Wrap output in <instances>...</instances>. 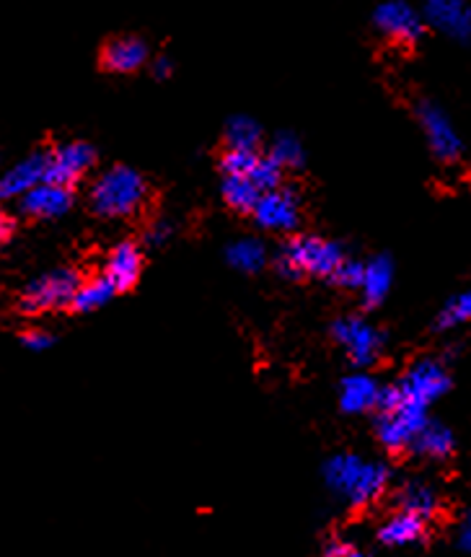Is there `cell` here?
Returning a JSON list of instances; mask_svg holds the SVG:
<instances>
[{
    "mask_svg": "<svg viewBox=\"0 0 471 557\" xmlns=\"http://www.w3.org/2000/svg\"><path fill=\"white\" fill-rule=\"evenodd\" d=\"M322 474L332 495H337L352 511L373 506L392 487V470L384 461H368L350 451L326 459Z\"/></svg>",
    "mask_w": 471,
    "mask_h": 557,
    "instance_id": "obj_1",
    "label": "cell"
},
{
    "mask_svg": "<svg viewBox=\"0 0 471 557\" xmlns=\"http://www.w3.org/2000/svg\"><path fill=\"white\" fill-rule=\"evenodd\" d=\"M347 255L339 244L322 236H293L283 244L277 255V273L288 281H303V277H324L332 281L339 264Z\"/></svg>",
    "mask_w": 471,
    "mask_h": 557,
    "instance_id": "obj_2",
    "label": "cell"
},
{
    "mask_svg": "<svg viewBox=\"0 0 471 557\" xmlns=\"http://www.w3.org/2000/svg\"><path fill=\"white\" fill-rule=\"evenodd\" d=\"M427 410L418 405H409L397 399L392 384L381 389V403L375 410V438L388 454H409L414 438L420 436L422 428L427 425Z\"/></svg>",
    "mask_w": 471,
    "mask_h": 557,
    "instance_id": "obj_3",
    "label": "cell"
},
{
    "mask_svg": "<svg viewBox=\"0 0 471 557\" xmlns=\"http://www.w3.org/2000/svg\"><path fill=\"white\" fill-rule=\"evenodd\" d=\"M148 202V185L140 172L112 166L94 182L91 208L101 219H127Z\"/></svg>",
    "mask_w": 471,
    "mask_h": 557,
    "instance_id": "obj_4",
    "label": "cell"
},
{
    "mask_svg": "<svg viewBox=\"0 0 471 557\" xmlns=\"http://www.w3.org/2000/svg\"><path fill=\"white\" fill-rule=\"evenodd\" d=\"M332 337L345 350L347 361L358 371L371 369V366L379 363L386 348L384 332L363 317H339L332 324Z\"/></svg>",
    "mask_w": 471,
    "mask_h": 557,
    "instance_id": "obj_5",
    "label": "cell"
},
{
    "mask_svg": "<svg viewBox=\"0 0 471 557\" xmlns=\"http://www.w3.org/2000/svg\"><path fill=\"white\" fill-rule=\"evenodd\" d=\"M392 389L401 403L430 410V405L438 403L443 394H448L450 389L448 369L435 358H422V361L409 366L405 376L392 384Z\"/></svg>",
    "mask_w": 471,
    "mask_h": 557,
    "instance_id": "obj_6",
    "label": "cell"
},
{
    "mask_svg": "<svg viewBox=\"0 0 471 557\" xmlns=\"http://www.w3.org/2000/svg\"><path fill=\"white\" fill-rule=\"evenodd\" d=\"M373 26L381 37L397 47L420 45V39L427 32L422 11L407 3V0H384V3L375 5Z\"/></svg>",
    "mask_w": 471,
    "mask_h": 557,
    "instance_id": "obj_7",
    "label": "cell"
},
{
    "mask_svg": "<svg viewBox=\"0 0 471 557\" xmlns=\"http://www.w3.org/2000/svg\"><path fill=\"white\" fill-rule=\"evenodd\" d=\"M80 283L84 281L75 270H52L24 290L22 311L24 314H45V311L67 309Z\"/></svg>",
    "mask_w": 471,
    "mask_h": 557,
    "instance_id": "obj_8",
    "label": "cell"
},
{
    "mask_svg": "<svg viewBox=\"0 0 471 557\" xmlns=\"http://www.w3.org/2000/svg\"><path fill=\"white\" fill-rule=\"evenodd\" d=\"M418 122L422 133H425L430 151H433V156L441 164H454V161L461 159L463 143L459 138V133H456L454 122L448 120V114L443 112L438 104H433V101H420Z\"/></svg>",
    "mask_w": 471,
    "mask_h": 557,
    "instance_id": "obj_9",
    "label": "cell"
},
{
    "mask_svg": "<svg viewBox=\"0 0 471 557\" xmlns=\"http://www.w3.org/2000/svg\"><path fill=\"white\" fill-rule=\"evenodd\" d=\"M427 29L454 42H471V0H422Z\"/></svg>",
    "mask_w": 471,
    "mask_h": 557,
    "instance_id": "obj_10",
    "label": "cell"
},
{
    "mask_svg": "<svg viewBox=\"0 0 471 557\" xmlns=\"http://www.w3.org/2000/svg\"><path fill=\"white\" fill-rule=\"evenodd\" d=\"M97 161V151L84 140H71L50 151V169H47V182L54 185L73 187L84 180L88 169Z\"/></svg>",
    "mask_w": 471,
    "mask_h": 557,
    "instance_id": "obj_11",
    "label": "cell"
},
{
    "mask_svg": "<svg viewBox=\"0 0 471 557\" xmlns=\"http://www.w3.org/2000/svg\"><path fill=\"white\" fill-rule=\"evenodd\" d=\"M255 221L264 231H277V234H288L296 231L300 223V206L298 195L293 189L275 187L270 193L262 195V200L255 208Z\"/></svg>",
    "mask_w": 471,
    "mask_h": 557,
    "instance_id": "obj_12",
    "label": "cell"
},
{
    "mask_svg": "<svg viewBox=\"0 0 471 557\" xmlns=\"http://www.w3.org/2000/svg\"><path fill=\"white\" fill-rule=\"evenodd\" d=\"M47 169H50V153L37 151L26 156L24 161L13 164L9 172L0 176V202L22 200L34 187L47 182Z\"/></svg>",
    "mask_w": 471,
    "mask_h": 557,
    "instance_id": "obj_13",
    "label": "cell"
},
{
    "mask_svg": "<svg viewBox=\"0 0 471 557\" xmlns=\"http://www.w3.org/2000/svg\"><path fill=\"white\" fill-rule=\"evenodd\" d=\"M150 50L148 42L135 34H125V37H114L101 47V67L117 76H127V73H138L142 65L148 63Z\"/></svg>",
    "mask_w": 471,
    "mask_h": 557,
    "instance_id": "obj_14",
    "label": "cell"
},
{
    "mask_svg": "<svg viewBox=\"0 0 471 557\" xmlns=\"http://www.w3.org/2000/svg\"><path fill=\"white\" fill-rule=\"evenodd\" d=\"M430 534V521L420 519V516L407 513V511H394L384 524L375 532V540L384 547L392 549H405V547H418L427 540Z\"/></svg>",
    "mask_w": 471,
    "mask_h": 557,
    "instance_id": "obj_15",
    "label": "cell"
},
{
    "mask_svg": "<svg viewBox=\"0 0 471 557\" xmlns=\"http://www.w3.org/2000/svg\"><path fill=\"white\" fill-rule=\"evenodd\" d=\"M73 206V187L54 185V182H42L34 187L29 195L18 200V210L29 219H58L71 210Z\"/></svg>",
    "mask_w": 471,
    "mask_h": 557,
    "instance_id": "obj_16",
    "label": "cell"
},
{
    "mask_svg": "<svg viewBox=\"0 0 471 557\" xmlns=\"http://www.w3.org/2000/svg\"><path fill=\"white\" fill-rule=\"evenodd\" d=\"M381 386L373 376L358 371L343 379L339 384V407L347 416H363V412H375L381 403Z\"/></svg>",
    "mask_w": 471,
    "mask_h": 557,
    "instance_id": "obj_17",
    "label": "cell"
},
{
    "mask_svg": "<svg viewBox=\"0 0 471 557\" xmlns=\"http://www.w3.org/2000/svg\"><path fill=\"white\" fill-rule=\"evenodd\" d=\"M104 275L117 288V294L135 288L142 275V251L135 242H122L109 251Z\"/></svg>",
    "mask_w": 471,
    "mask_h": 557,
    "instance_id": "obj_18",
    "label": "cell"
},
{
    "mask_svg": "<svg viewBox=\"0 0 471 557\" xmlns=\"http://www.w3.org/2000/svg\"><path fill=\"white\" fill-rule=\"evenodd\" d=\"M394 506H397V511H407L420 516V519L425 521H435V516H438L443 508V498L433 485H427V482L407 480L401 482L397 493H394Z\"/></svg>",
    "mask_w": 471,
    "mask_h": 557,
    "instance_id": "obj_19",
    "label": "cell"
},
{
    "mask_svg": "<svg viewBox=\"0 0 471 557\" xmlns=\"http://www.w3.org/2000/svg\"><path fill=\"white\" fill-rule=\"evenodd\" d=\"M394 283V264L388 257H373L365 262L363 285H360V298H363L365 309H379L386 301L388 290Z\"/></svg>",
    "mask_w": 471,
    "mask_h": 557,
    "instance_id": "obj_20",
    "label": "cell"
},
{
    "mask_svg": "<svg viewBox=\"0 0 471 557\" xmlns=\"http://www.w3.org/2000/svg\"><path fill=\"white\" fill-rule=\"evenodd\" d=\"M456 451V436L448 425L435 423V420H427V425L422 428L420 436L414 438L412 451L414 457L430 459V461H443L448 459L450 454Z\"/></svg>",
    "mask_w": 471,
    "mask_h": 557,
    "instance_id": "obj_21",
    "label": "cell"
},
{
    "mask_svg": "<svg viewBox=\"0 0 471 557\" xmlns=\"http://www.w3.org/2000/svg\"><path fill=\"white\" fill-rule=\"evenodd\" d=\"M221 195L225 206L234 210V213L251 215L264 193L255 185V182L247 180V176H223Z\"/></svg>",
    "mask_w": 471,
    "mask_h": 557,
    "instance_id": "obj_22",
    "label": "cell"
},
{
    "mask_svg": "<svg viewBox=\"0 0 471 557\" xmlns=\"http://www.w3.org/2000/svg\"><path fill=\"white\" fill-rule=\"evenodd\" d=\"M114 296H117V288L109 283L107 275L91 277V281H84L78 285L71 309L78 311V314H88V311H97L101 307H107Z\"/></svg>",
    "mask_w": 471,
    "mask_h": 557,
    "instance_id": "obj_23",
    "label": "cell"
},
{
    "mask_svg": "<svg viewBox=\"0 0 471 557\" xmlns=\"http://www.w3.org/2000/svg\"><path fill=\"white\" fill-rule=\"evenodd\" d=\"M225 260L238 273H259V270L268 264V249L264 244H259L255 239H241L234 242L228 249H225Z\"/></svg>",
    "mask_w": 471,
    "mask_h": 557,
    "instance_id": "obj_24",
    "label": "cell"
},
{
    "mask_svg": "<svg viewBox=\"0 0 471 557\" xmlns=\"http://www.w3.org/2000/svg\"><path fill=\"white\" fill-rule=\"evenodd\" d=\"M469 322H471V288L461 290V294H456L454 298H448L446 307L438 311V319H435V330L448 332Z\"/></svg>",
    "mask_w": 471,
    "mask_h": 557,
    "instance_id": "obj_25",
    "label": "cell"
},
{
    "mask_svg": "<svg viewBox=\"0 0 471 557\" xmlns=\"http://www.w3.org/2000/svg\"><path fill=\"white\" fill-rule=\"evenodd\" d=\"M262 127L249 117H236L225 127V148H244V151H259Z\"/></svg>",
    "mask_w": 471,
    "mask_h": 557,
    "instance_id": "obj_26",
    "label": "cell"
},
{
    "mask_svg": "<svg viewBox=\"0 0 471 557\" xmlns=\"http://www.w3.org/2000/svg\"><path fill=\"white\" fill-rule=\"evenodd\" d=\"M270 159L275 161L283 172H288V169H300L303 166V146H300L296 135H280V138L272 143Z\"/></svg>",
    "mask_w": 471,
    "mask_h": 557,
    "instance_id": "obj_27",
    "label": "cell"
},
{
    "mask_svg": "<svg viewBox=\"0 0 471 557\" xmlns=\"http://www.w3.org/2000/svg\"><path fill=\"white\" fill-rule=\"evenodd\" d=\"M363 275H365V262L350 260V257H347V260L339 264V270L334 273L330 283L345 290H360V285H363Z\"/></svg>",
    "mask_w": 471,
    "mask_h": 557,
    "instance_id": "obj_28",
    "label": "cell"
},
{
    "mask_svg": "<svg viewBox=\"0 0 471 557\" xmlns=\"http://www.w3.org/2000/svg\"><path fill=\"white\" fill-rule=\"evenodd\" d=\"M322 557H371V555H368L363 547H358L355 542L347 540V536L334 534L324 542Z\"/></svg>",
    "mask_w": 471,
    "mask_h": 557,
    "instance_id": "obj_29",
    "label": "cell"
},
{
    "mask_svg": "<svg viewBox=\"0 0 471 557\" xmlns=\"http://www.w3.org/2000/svg\"><path fill=\"white\" fill-rule=\"evenodd\" d=\"M22 343H24L29 350L39 352V350L52 348L54 337L50 335V332H45V330H29V332H24V335H22Z\"/></svg>",
    "mask_w": 471,
    "mask_h": 557,
    "instance_id": "obj_30",
    "label": "cell"
},
{
    "mask_svg": "<svg viewBox=\"0 0 471 557\" xmlns=\"http://www.w3.org/2000/svg\"><path fill=\"white\" fill-rule=\"evenodd\" d=\"M166 239H172V226H169V223H163V221L150 223V228H148V234H146V242L153 244V247H161V244L166 242Z\"/></svg>",
    "mask_w": 471,
    "mask_h": 557,
    "instance_id": "obj_31",
    "label": "cell"
},
{
    "mask_svg": "<svg viewBox=\"0 0 471 557\" xmlns=\"http://www.w3.org/2000/svg\"><path fill=\"white\" fill-rule=\"evenodd\" d=\"M456 542H459V547L463 553H471V508L463 516L461 527H459V534H456Z\"/></svg>",
    "mask_w": 471,
    "mask_h": 557,
    "instance_id": "obj_32",
    "label": "cell"
},
{
    "mask_svg": "<svg viewBox=\"0 0 471 557\" xmlns=\"http://www.w3.org/2000/svg\"><path fill=\"white\" fill-rule=\"evenodd\" d=\"M174 71V63L169 58H156L153 63H150V73H153L156 78H169Z\"/></svg>",
    "mask_w": 471,
    "mask_h": 557,
    "instance_id": "obj_33",
    "label": "cell"
},
{
    "mask_svg": "<svg viewBox=\"0 0 471 557\" xmlns=\"http://www.w3.org/2000/svg\"><path fill=\"white\" fill-rule=\"evenodd\" d=\"M13 231H16V221H13V215L5 213V210H0V244L9 242Z\"/></svg>",
    "mask_w": 471,
    "mask_h": 557,
    "instance_id": "obj_34",
    "label": "cell"
}]
</instances>
